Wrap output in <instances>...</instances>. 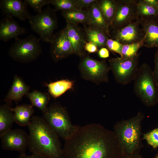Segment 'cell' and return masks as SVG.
<instances>
[{
    "label": "cell",
    "mask_w": 158,
    "mask_h": 158,
    "mask_svg": "<svg viewBox=\"0 0 158 158\" xmlns=\"http://www.w3.org/2000/svg\"><path fill=\"white\" fill-rule=\"evenodd\" d=\"M64 158H121L122 155L113 131L99 124L79 127L64 140Z\"/></svg>",
    "instance_id": "obj_1"
},
{
    "label": "cell",
    "mask_w": 158,
    "mask_h": 158,
    "mask_svg": "<svg viewBox=\"0 0 158 158\" xmlns=\"http://www.w3.org/2000/svg\"><path fill=\"white\" fill-rule=\"evenodd\" d=\"M28 126L30 152L46 158H64L59 136L43 118L32 116Z\"/></svg>",
    "instance_id": "obj_2"
},
{
    "label": "cell",
    "mask_w": 158,
    "mask_h": 158,
    "mask_svg": "<svg viewBox=\"0 0 158 158\" xmlns=\"http://www.w3.org/2000/svg\"><path fill=\"white\" fill-rule=\"evenodd\" d=\"M144 115L142 111L126 120L117 122L114 132L117 139L122 157L139 153L143 147L141 136Z\"/></svg>",
    "instance_id": "obj_3"
},
{
    "label": "cell",
    "mask_w": 158,
    "mask_h": 158,
    "mask_svg": "<svg viewBox=\"0 0 158 158\" xmlns=\"http://www.w3.org/2000/svg\"><path fill=\"white\" fill-rule=\"evenodd\" d=\"M133 81L135 93L145 106L158 103V86L149 65L144 63L139 67Z\"/></svg>",
    "instance_id": "obj_4"
},
{
    "label": "cell",
    "mask_w": 158,
    "mask_h": 158,
    "mask_svg": "<svg viewBox=\"0 0 158 158\" xmlns=\"http://www.w3.org/2000/svg\"><path fill=\"white\" fill-rule=\"evenodd\" d=\"M43 118L57 134L64 140L71 137L79 126L72 123L66 109L57 103L47 107Z\"/></svg>",
    "instance_id": "obj_5"
},
{
    "label": "cell",
    "mask_w": 158,
    "mask_h": 158,
    "mask_svg": "<svg viewBox=\"0 0 158 158\" xmlns=\"http://www.w3.org/2000/svg\"><path fill=\"white\" fill-rule=\"evenodd\" d=\"M8 49V54L16 61L28 63L36 59L42 52L40 39L30 34L23 39L18 38Z\"/></svg>",
    "instance_id": "obj_6"
},
{
    "label": "cell",
    "mask_w": 158,
    "mask_h": 158,
    "mask_svg": "<svg viewBox=\"0 0 158 158\" xmlns=\"http://www.w3.org/2000/svg\"><path fill=\"white\" fill-rule=\"evenodd\" d=\"M56 11L48 5L38 14L31 15L28 19L32 30L44 42L51 43L54 36V31L58 24Z\"/></svg>",
    "instance_id": "obj_7"
},
{
    "label": "cell",
    "mask_w": 158,
    "mask_h": 158,
    "mask_svg": "<svg viewBox=\"0 0 158 158\" xmlns=\"http://www.w3.org/2000/svg\"><path fill=\"white\" fill-rule=\"evenodd\" d=\"M140 53L131 58L121 56L109 59V66L115 80L123 85L133 81L137 73Z\"/></svg>",
    "instance_id": "obj_8"
},
{
    "label": "cell",
    "mask_w": 158,
    "mask_h": 158,
    "mask_svg": "<svg viewBox=\"0 0 158 158\" xmlns=\"http://www.w3.org/2000/svg\"><path fill=\"white\" fill-rule=\"evenodd\" d=\"M78 67L82 77L85 80L98 85L109 81L108 73L111 69L104 60L99 61L85 56L82 57Z\"/></svg>",
    "instance_id": "obj_9"
},
{
    "label": "cell",
    "mask_w": 158,
    "mask_h": 158,
    "mask_svg": "<svg viewBox=\"0 0 158 158\" xmlns=\"http://www.w3.org/2000/svg\"><path fill=\"white\" fill-rule=\"evenodd\" d=\"M138 0H117V6L111 24L109 27L112 30L126 26L138 19Z\"/></svg>",
    "instance_id": "obj_10"
},
{
    "label": "cell",
    "mask_w": 158,
    "mask_h": 158,
    "mask_svg": "<svg viewBox=\"0 0 158 158\" xmlns=\"http://www.w3.org/2000/svg\"><path fill=\"white\" fill-rule=\"evenodd\" d=\"M0 137L1 147L5 150L17 151L23 154L28 147L29 135L21 129H11Z\"/></svg>",
    "instance_id": "obj_11"
},
{
    "label": "cell",
    "mask_w": 158,
    "mask_h": 158,
    "mask_svg": "<svg viewBox=\"0 0 158 158\" xmlns=\"http://www.w3.org/2000/svg\"><path fill=\"white\" fill-rule=\"evenodd\" d=\"M110 35L111 39L118 41L123 45L141 41L144 36L138 19L122 28L112 30Z\"/></svg>",
    "instance_id": "obj_12"
},
{
    "label": "cell",
    "mask_w": 158,
    "mask_h": 158,
    "mask_svg": "<svg viewBox=\"0 0 158 158\" xmlns=\"http://www.w3.org/2000/svg\"><path fill=\"white\" fill-rule=\"evenodd\" d=\"M50 43V55L55 61L74 54L72 46L64 28L55 34Z\"/></svg>",
    "instance_id": "obj_13"
},
{
    "label": "cell",
    "mask_w": 158,
    "mask_h": 158,
    "mask_svg": "<svg viewBox=\"0 0 158 158\" xmlns=\"http://www.w3.org/2000/svg\"><path fill=\"white\" fill-rule=\"evenodd\" d=\"M64 29L72 46L74 54L81 58L85 56L84 47L87 41L83 29L78 24L67 22Z\"/></svg>",
    "instance_id": "obj_14"
},
{
    "label": "cell",
    "mask_w": 158,
    "mask_h": 158,
    "mask_svg": "<svg viewBox=\"0 0 158 158\" xmlns=\"http://www.w3.org/2000/svg\"><path fill=\"white\" fill-rule=\"evenodd\" d=\"M27 5L20 0H1L0 7L1 11L6 16L16 18L21 20L28 19L31 15L27 8Z\"/></svg>",
    "instance_id": "obj_15"
},
{
    "label": "cell",
    "mask_w": 158,
    "mask_h": 158,
    "mask_svg": "<svg viewBox=\"0 0 158 158\" xmlns=\"http://www.w3.org/2000/svg\"><path fill=\"white\" fill-rule=\"evenodd\" d=\"M26 29L20 26L16 21L11 17L6 16L0 22V39L6 42L12 38L15 39L26 32Z\"/></svg>",
    "instance_id": "obj_16"
},
{
    "label": "cell",
    "mask_w": 158,
    "mask_h": 158,
    "mask_svg": "<svg viewBox=\"0 0 158 158\" xmlns=\"http://www.w3.org/2000/svg\"><path fill=\"white\" fill-rule=\"evenodd\" d=\"M139 20L144 35L143 46L158 48V25L154 18Z\"/></svg>",
    "instance_id": "obj_17"
},
{
    "label": "cell",
    "mask_w": 158,
    "mask_h": 158,
    "mask_svg": "<svg viewBox=\"0 0 158 158\" xmlns=\"http://www.w3.org/2000/svg\"><path fill=\"white\" fill-rule=\"evenodd\" d=\"M98 1L93 3L87 9L90 25L101 29L109 38L110 37L109 26L99 8Z\"/></svg>",
    "instance_id": "obj_18"
},
{
    "label": "cell",
    "mask_w": 158,
    "mask_h": 158,
    "mask_svg": "<svg viewBox=\"0 0 158 158\" xmlns=\"http://www.w3.org/2000/svg\"><path fill=\"white\" fill-rule=\"evenodd\" d=\"M29 89V87L25 84L22 78L16 75L5 101L9 104L13 101H18L24 95H28Z\"/></svg>",
    "instance_id": "obj_19"
},
{
    "label": "cell",
    "mask_w": 158,
    "mask_h": 158,
    "mask_svg": "<svg viewBox=\"0 0 158 158\" xmlns=\"http://www.w3.org/2000/svg\"><path fill=\"white\" fill-rule=\"evenodd\" d=\"M84 27L87 42L94 43L100 49L106 46L107 41L109 38L101 29L92 25H84Z\"/></svg>",
    "instance_id": "obj_20"
},
{
    "label": "cell",
    "mask_w": 158,
    "mask_h": 158,
    "mask_svg": "<svg viewBox=\"0 0 158 158\" xmlns=\"http://www.w3.org/2000/svg\"><path fill=\"white\" fill-rule=\"evenodd\" d=\"M61 14L66 22L83 25H90L87 10L75 9L61 11Z\"/></svg>",
    "instance_id": "obj_21"
},
{
    "label": "cell",
    "mask_w": 158,
    "mask_h": 158,
    "mask_svg": "<svg viewBox=\"0 0 158 158\" xmlns=\"http://www.w3.org/2000/svg\"><path fill=\"white\" fill-rule=\"evenodd\" d=\"M10 104L7 103L0 107V136L11 129L15 122L14 114Z\"/></svg>",
    "instance_id": "obj_22"
},
{
    "label": "cell",
    "mask_w": 158,
    "mask_h": 158,
    "mask_svg": "<svg viewBox=\"0 0 158 158\" xmlns=\"http://www.w3.org/2000/svg\"><path fill=\"white\" fill-rule=\"evenodd\" d=\"M14 114L15 122L21 126H28L34 111L31 105L23 104L11 108Z\"/></svg>",
    "instance_id": "obj_23"
},
{
    "label": "cell",
    "mask_w": 158,
    "mask_h": 158,
    "mask_svg": "<svg viewBox=\"0 0 158 158\" xmlns=\"http://www.w3.org/2000/svg\"><path fill=\"white\" fill-rule=\"evenodd\" d=\"M74 81L68 80H62L47 84L49 93L54 98L61 96L68 90L71 89Z\"/></svg>",
    "instance_id": "obj_24"
},
{
    "label": "cell",
    "mask_w": 158,
    "mask_h": 158,
    "mask_svg": "<svg viewBox=\"0 0 158 158\" xmlns=\"http://www.w3.org/2000/svg\"><path fill=\"white\" fill-rule=\"evenodd\" d=\"M99 8L109 27L115 13L117 0H100L98 1Z\"/></svg>",
    "instance_id": "obj_25"
},
{
    "label": "cell",
    "mask_w": 158,
    "mask_h": 158,
    "mask_svg": "<svg viewBox=\"0 0 158 158\" xmlns=\"http://www.w3.org/2000/svg\"><path fill=\"white\" fill-rule=\"evenodd\" d=\"M27 95L33 106L37 107L43 113L46 111L50 98L48 94L35 91L29 92Z\"/></svg>",
    "instance_id": "obj_26"
},
{
    "label": "cell",
    "mask_w": 158,
    "mask_h": 158,
    "mask_svg": "<svg viewBox=\"0 0 158 158\" xmlns=\"http://www.w3.org/2000/svg\"><path fill=\"white\" fill-rule=\"evenodd\" d=\"M138 19L139 20L154 18L158 13V10L145 1L138 0Z\"/></svg>",
    "instance_id": "obj_27"
},
{
    "label": "cell",
    "mask_w": 158,
    "mask_h": 158,
    "mask_svg": "<svg viewBox=\"0 0 158 158\" xmlns=\"http://www.w3.org/2000/svg\"><path fill=\"white\" fill-rule=\"evenodd\" d=\"M144 45L143 39L140 41L133 43L123 45L121 56L131 58L135 56L137 51Z\"/></svg>",
    "instance_id": "obj_28"
},
{
    "label": "cell",
    "mask_w": 158,
    "mask_h": 158,
    "mask_svg": "<svg viewBox=\"0 0 158 158\" xmlns=\"http://www.w3.org/2000/svg\"><path fill=\"white\" fill-rule=\"evenodd\" d=\"M49 4L54 6L56 11L79 9L76 6L74 0H49Z\"/></svg>",
    "instance_id": "obj_29"
},
{
    "label": "cell",
    "mask_w": 158,
    "mask_h": 158,
    "mask_svg": "<svg viewBox=\"0 0 158 158\" xmlns=\"http://www.w3.org/2000/svg\"><path fill=\"white\" fill-rule=\"evenodd\" d=\"M142 140H145L154 149L158 147V127L143 134Z\"/></svg>",
    "instance_id": "obj_30"
},
{
    "label": "cell",
    "mask_w": 158,
    "mask_h": 158,
    "mask_svg": "<svg viewBox=\"0 0 158 158\" xmlns=\"http://www.w3.org/2000/svg\"><path fill=\"white\" fill-rule=\"evenodd\" d=\"M23 1L39 13L42 11L44 6L49 4V0H24Z\"/></svg>",
    "instance_id": "obj_31"
},
{
    "label": "cell",
    "mask_w": 158,
    "mask_h": 158,
    "mask_svg": "<svg viewBox=\"0 0 158 158\" xmlns=\"http://www.w3.org/2000/svg\"><path fill=\"white\" fill-rule=\"evenodd\" d=\"M123 46L118 41L109 38L108 39L106 44V47L109 50L120 55Z\"/></svg>",
    "instance_id": "obj_32"
},
{
    "label": "cell",
    "mask_w": 158,
    "mask_h": 158,
    "mask_svg": "<svg viewBox=\"0 0 158 158\" xmlns=\"http://www.w3.org/2000/svg\"><path fill=\"white\" fill-rule=\"evenodd\" d=\"M97 0H74L75 4L79 9L87 10Z\"/></svg>",
    "instance_id": "obj_33"
},
{
    "label": "cell",
    "mask_w": 158,
    "mask_h": 158,
    "mask_svg": "<svg viewBox=\"0 0 158 158\" xmlns=\"http://www.w3.org/2000/svg\"><path fill=\"white\" fill-rule=\"evenodd\" d=\"M84 49L85 51L89 53H96L98 52L99 50L97 45L91 42L86 43Z\"/></svg>",
    "instance_id": "obj_34"
},
{
    "label": "cell",
    "mask_w": 158,
    "mask_h": 158,
    "mask_svg": "<svg viewBox=\"0 0 158 158\" xmlns=\"http://www.w3.org/2000/svg\"><path fill=\"white\" fill-rule=\"evenodd\" d=\"M154 67L152 71L153 74L155 82L158 86V50L154 55Z\"/></svg>",
    "instance_id": "obj_35"
},
{
    "label": "cell",
    "mask_w": 158,
    "mask_h": 158,
    "mask_svg": "<svg viewBox=\"0 0 158 158\" xmlns=\"http://www.w3.org/2000/svg\"><path fill=\"white\" fill-rule=\"evenodd\" d=\"M99 57L102 58H107L109 56V53L108 49L103 47L100 49L98 51Z\"/></svg>",
    "instance_id": "obj_36"
},
{
    "label": "cell",
    "mask_w": 158,
    "mask_h": 158,
    "mask_svg": "<svg viewBox=\"0 0 158 158\" xmlns=\"http://www.w3.org/2000/svg\"><path fill=\"white\" fill-rule=\"evenodd\" d=\"M17 158H46L42 156L32 154L31 155H28L25 153L20 154Z\"/></svg>",
    "instance_id": "obj_37"
},
{
    "label": "cell",
    "mask_w": 158,
    "mask_h": 158,
    "mask_svg": "<svg viewBox=\"0 0 158 158\" xmlns=\"http://www.w3.org/2000/svg\"><path fill=\"white\" fill-rule=\"evenodd\" d=\"M155 8L158 10V0H144Z\"/></svg>",
    "instance_id": "obj_38"
},
{
    "label": "cell",
    "mask_w": 158,
    "mask_h": 158,
    "mask_svg": "<svg viewBox=\"0 0 158 158\" xmlns=\"http://www.w3.org/2000/svg\"><path fill=\"white\" fill-rule=\"evenodd\" d=\"M121 158H143L139 153L130 156H123Z\"/></svg>",
    "instance_id": "obj_39"
},
{
    "label": "cell",
    "mask_w": 158,
    "mask_h": 158,
    "mask_svg": "<svg viewBox=\"0 0 158 158\" xmlns=\"http://www.w3.org/2000/svg\"><path fill=\"white\" fill-rule=\"evenodd\" d=\"M154 19L158 25V13L155 18H154Z\"/></svg>",
    "instance_id": "obj_40"
},
{
    "label": "cell",
    "mask_w": 158,
    "mask_h": 158,
    "mask_svg": "<svg viewBox=\"0 0 158 158\" xmlns=\"http://www.w3.org/2000/svg\"><path fill=\"white\" fill-rule=\"evenodd\" d=\"M154 158H158V153L156 155Z\"/></svg>",
    "instance_id": "obj_41"
}]
</instances>
